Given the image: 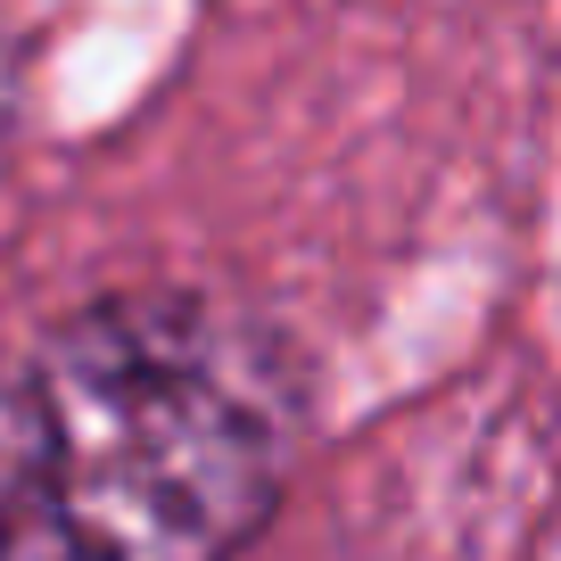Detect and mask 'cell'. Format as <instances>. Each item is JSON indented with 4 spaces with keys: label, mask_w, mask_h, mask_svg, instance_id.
<instances>
[{
    "label": "cell",
    "mask_w": 561,
    "mask_h": 561,
    "mask_svg": "<svg viewBox=\"0 0 561 561\" xmlns=\"http://www.w3.org/2000/svg\"><path fill=\"white\" fill-rule=\"evenodd\" d=\"M0 107H9V91H0Z\"/></svg>",
    "instance_id": "7a4b0ae2"
},
{
    "label": "cell",
    "mask_w": 561,
    "mask_h": 561,
    "mask_svg": "<svg viewBox=\"0 0 561 561\" xmlns=\"http://www.w3.org/2000/svg\"><path fill=\"white\" fill-rule=\"evenodd\" d=\"M314 430L280 322L215 289H116L0 380V561H240Z\"/></svg>",
    "instance_id": "6da1fadb"
}]
</instances>
